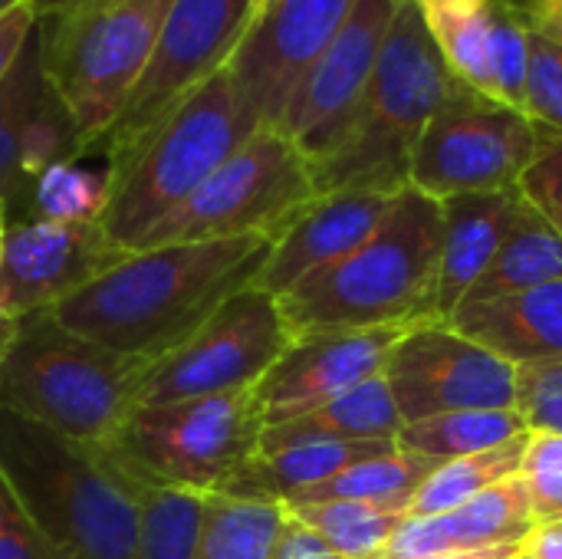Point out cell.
Returning <instances> with one entry per match:
<instances>
[{"label":"cell","instance_id":"cell-1","mask_svg":"<svg viewBox=\"0 0 562 559\" xmlns=\"http://www.w3.org/2000/svg\"><path fill=\"white\" fill-rule=\"evenodd\" d=\"M273 244L277 237L250 234L132 250L49 313L99 346L155 362L198 333L231 297L257 287Z\"/></svg>","mask_w":562,"mask_h":559},{"label":"cell","instance_id":"cell-2","mask_svg":"<svg viewBox=\"0 0 562 559\" xmlns=\"http://www.w3.org/2000/svg\"><path fill=\"white\" fill-rule=\"evenodd\" d=\"M0 474L63 559H135V481L102 445L0 405Z\"/></svg>","mask_w":562,"mask_h":559},{"label":"cell","instance_id":"cell-3","mask_svg":"<svg viewBox=\"0 0 562 559\" xmlns=\"http://www.w3.org/2000/svg\"><path fill=\"white\" fill-rule=\"evenodd\" d=\"M441 231V201L415 188L395 194L362 247L280 297L293 336L435 323Z\"/></svg>","mask_w":562,"mask_h":559},{"label":"cell","instance_id":"cell-4","mask_svg":"<svg viewBox=\"0 0 562 559\" xmlns=\"http://www.w3.org/2000/svg\"><path fill=\"white\" fill-rule=\"evenodd\" d=\"M461 82L445 66L415 0H402L379 63L339 142L313 165L319 198L346 191L398 194L408 188L412 155L425 125Z\"/></svg>","mask_w":562,"mask_h":559},{"label":"cell","instance_id":"cell-5","mask_svg":"<svg viewBox=\"0 0 562 559\" xmlns=\"http://www.w3.org/2000/svg\"><path fill=\"white\" fill-rule=\"evenodd\" d=\"M257 128V119L247 112L224 66L165 115L125 161L105 168V234L122 250H135L145 234L181 208Z\"/></svg>","mask_w":562,"mask_h":559},{"label":"cell","instance_id":"cell-6","mask_svg":"<svg viewBox=\"0 0 562 559\" xmlns=\"http://www.w3.org/2000/svg\"><path fill=\"white\" fill-rule=\"evenodd\" d=\"M148 366L66 329L43 310L20 320V336L0 366V405L76 441L105 445L135 405Z\"/></svg>","mask_w":562,"mask_h":559},{"label":"cell","instance_id":"cell-7","mask_svg":"<svg viewBox=\"0 0 562 559\" xmlns=\"http://www.w3.org/2000/svg\"><path fill=\"white\" fill-rule=\"evenodd\" d=\"M171 0H92L40 16L43 72L92 155L138 86Z\"/></svg>","mask_w":562,"mask_h":559},{"label":"cell","instance_id":"cell-8","mask_svg":"<svg viewBox=\"0 0 562 559\" xmlns=\"http://www.w3.org/2000/svg\"><path fill=\"white\" fill-rule=\"evenodd\" d=\"M263 428L250 389L168 405H132L102 448L135 478L224 494L260 455Z\"/></svg>","mask_w":562,"mask_h":559},{"label":"cell","instance_id":"cell-9","mask_svg":"<svg viewBox=\"0 0 562 559\" xmlns=\"http://www.w3.org/2000/svg\"><path fill=\"white\" fill-rule=\"evenodd\" d=\"M319 198L310 158L280 128H257L135 250L267 234L280 237Z\"/></svg>","mask_w":562,"mask_h":559},{"label":"cell","instance_id":"cell-10","mask_svg":"<svg viewBox=\"0 0 562 559\" xmlns=\"http://www.w3.org/2000/svg\"><path fill=\"white\" fill-rule=\"evenodd\" d=\"M293 329L277 297L247 287L231 297L178 349L155 359L138 385L135 405H168L250 392L293 346Z\"/></svg>","mask_w":562,"mask_h":559},{"label":"cell","instance_id":"cell-11","mask_svg":"<svg viewBox=\"0 0 562 559\" xmlns=\"http://www.w3.org/2000/svg\"><path fill=\"white\" fill-rule=\"evenodd\" d=\"M543 138L547 132L520 109L484 99L461 82L425 125L412 155L408 188L435 201L520 188Z\"/></svg>","mask_w":562,"mask_h":559},{"label":"cell","instance_id":"cell-12","mask_svg":"<svg viewBox=\"0 0 562 559\" xmlns=\"http://www.w3.org/2000/svg\"><path fill=\"white\" fill-rule=\"evenodd\" d=\"M247 26L250 0H171L138 86L92 155H105V168L125 161L165 115L231 63Z\"/></svg>","mask_w":562,"mask_h":559},{"label":"cell","instance_id":"cell-13","mask_svg":"<svg viewBox=\"0 0 562 559\" xmlns=\"http://www.w3.org/2000/svg\"><path fill=\"white\" fill-rule=\"evenodd\" d=\"M382 376L405 425L448 412L514 409L517 402V366L451 323L412 326L395 343Z\"/></svg>","mask_w":562,"mask_h":559},{"label":"cell","instance_id":"cell-14","mask_svg":"<svg viewBox=\"0 0 562 559\" xmlns=\"http://www.w3.org/2000/svg\"><path fill=\"white\" fill-rule=\"evenodd\" d=\"M356 0H273L244 33L227 72L260 128H277L293 92L336 40Z\"/></svg>","mask_w":562,"mask_h":559},{"label":"cell","instance_id":"cell-15","mask_svg":"<svg viewBox=\"0 0 562 559\" xmlns=\"http://www.w3.org/2000/svg\"><path fill=\"white\" fill-rule=\"evenodd\" d=\"M128 254L102 224L10 221L0 247V306L16 320L56 310Z\"/></svg>","mask_w":562,"mask_h":559},{"label":"cell","instance_id":"cell-16","mask_svg":"<svg viewBox=\"0 0 562 559\" xmlns=\"http://www.w3.org/2000/svg\"><path fill=\"white\" fill-rule=\"evenodd\" d=\"M398 3L402 0H356L336 40L293 92L277 128L293 138L310 161H319L339 142L369 86Z\"/></svg>","mask_w":562,"mask_h":559},{"label":"cell","instance_id":"cell-17","mask_svg":"<svg viewBox=\"0 0 562 559\" xmlns=\"http://www.w3.org/2000/svg\"><path fill=\"white\" fill-rule=\"evenodd\" d=\"M412 326L375 329H333L293 339V346L273 362V369L254 389L263 425L277 428L303 418L333 399L352 392L372 376L385 372L395 343Z\"/></svg>","mask_w":562,"mask_h":559},{"label":"cell","instance_id":"cell-18","mask_svg":"<svg viewBox=\"0 0 562 559\" xmlns=\"http://www.w3.org/2000/svg\"><path fill=\"white\" fill-rule=\"evenodd\" d=\"M422 13L458 82L524 112L530 23L517 0H445Z\"/></svg>","mask_w":562,"mask_h":559},{"label":"cell","instance_id":"cell-19","mask_svg":"<svg viewBox=\"0 0 562 559\" xmlns=\"http://www.w3.org/2000/svg\"><path fill=\"white\" fill-rule=\"evenodd\" d=\"M392 201H395V194H382V191H346V194L316 198L277 237L273 254H270L257 287L280 300L310 273L349 257L356 247H362L375 234V227L385 221Z\"/></svg>","mask_w":562,"mask_h":559},{"label":"cell","instance_id":"cell-20","mask_svg":"<svg viewBox=\"0 0 562 559\" xmlns=\"http://www.w3.org/2000/svg\"><path fill=\"white\" fill-rule=\"evenodd\" d=\"M537 527L524 478H510L481 497L431 517H408L375 559H435L487 547L524 544Z\"/></svg>","mask_w":562,"mask_h":559},{"label":"cell","instance_id":"cell-21","mask_svg":"<svg viewBox=\"0 0 562 559\" xmlns=\"http://www.w3.org/2000/svg\"><path fill=\"white\" fill-rule=\"evenodd\" d=\"M527 198L520 188L458 194L441 201V260H438V287H435V323H451L471 287L481 280L507 234L527 211Z\"/></svg>","mask_w":562,"mask_h":559},{"label":"cell","instance_id":"cell-22","mask_svg":"<svg viewBox=\"0 0 562 559\" xmlns=\"http://www.w3.org/2000/svg\"><path fill=\"white\" fill-rule=\"evenodd\" d=\"M451 326L517 369L562 359V280L487 303H468L451 316Z\"/></svg>","mask_w":562,"mask_h":559},{"label":"cell","instance_id":"cell-23","mask_svg":"<svg viewBox=\"0 0 562 559\" xmlns=\"http://www.w3.org/2000/svg\"><path fill=\"white\" fill-rule=\"evenodd\" d=\"M392 451H398V441H300L277 451H260L224 494L286 504L296 494Z\"/></svg>","mask_w":562,"mask_h":559},{"label":"cell","instance_id":"cell-24","mask_svg":"<svg viewBox=\"0 0 562 559\" xmlns=\"http://www.w3.org/2000/svg\"><path fill=\"white\" fill-rule=\"evenodd\" d=\"M402 428L405 422L385 376H372L303 418L263 428L260 451H277L300 441H398Z\"/></svg>","mask_w":562,"mask_h":559},{"label":"cell","instance_id":"cell-25","mask_svg":"<svg viewBox=\"0 0 562 559\" xmlns=\"http://www.w3.org/2000/svg\"><path fill=\"white\" fill-rule=\"evenodd\" d=\"M53 86L43 72V53H40V23L23 46L16 66L0 82V198L7 201L10 221L23 214L30 181L23 175V152L26 135L40 109L46 105Z\"/></svg>","mask_w":562,"mask_h":559},{"label":"cell","instance_id":"cell-26","mask_svg":"<svg viewBox=\"0 0 562 559\" xmlns=\"http://www.w3.org/2000/svg\"><path fill=\"white\" fill-rule=\"evenodd\" d=\"M553 280H562V237L533 204H527L524 217L507 234V241L501 244V250L494 254V260L487 264V270L471 287L461 306L527 293Z\"/></svg>","mask_w":562,"mask_h":559},{"label":"cell","instance_id":"cell-27","mask_svg":"<svg viewBox=\"0 0 562 559\" xmlns=\"http://www.w3.org/2000/svg\"><path fill=\"white\" fill-rule=\"evenodd\" d=\"M135 559H194L207 494L135 478Z\"/></svg>","mask_w":562,"mask_h":559},{"label":"cell","instance_id":"cell-28","mask_svg":"<svg viewBox=\"0 0 562 559\" xmlns=\"http://www.w3.org/2000/svg\"><path fill=\"white\" fill-rule=\"evenodd\" d=\"M524 435H530V428L517 409H474V412H448L405 425L398 432V448L445 465L454 458L510 445Z\"/></svg>","mask_w":562,"mask_h":559},{"label":"cell","instance_id":"cell-29","mask_svg":"<svg viewBox=\"0 0 562 559\" xmlns=\"http://www.w3.org/2000/svg\"><path fill=\"white\" fill-rule=\"evenodd\" d=\"M290 514L280 501L207 494L201 547L194 559H270Z\"/></svg>","mask_w":562,"mask_h":559},{"label":"cell","instance_id":"cell-30","mask_svg":"<svg viewBox=\"0 0 562 559\" xmlns=\"http://www.w3.org/2000/svg\"><path fill=\"white\" fill-rule=\"evenodd\" d=\"M286 511L346 559H375L395 537V530L412 517V507H389V504H366V501L286 504Z\"/></svg>","mask_w":562,"mask_h":559},{"label":"cell","instance_id":"cell-31","mask_svg":"<svg viewBox=\"0 0 562 559\" xmlns=\"http://www.w3.org/2000/svg\"><path fill=\"white\" fill-rule=\"evenodd\" d=\"M527 445H530V435H524L510 445L481 451V455H468V458H454V461L438 465L425 478V484L415 491L412 517H431V514L454 511V507L481 497L484 491H491L510 478H520Z\"/></svg>","mask_w":562,"mask_h":559},{"label":"cell","instance_id":"cell-32","mask_svg":"<svg viewBox=\"0 0 562 559\" xmlns=\"http://www.w3.org/2000/svg\"><path fill=\"white\" fill-rule=\"evenodd\" d=\"M441 461L408 455V451H392L372 461H362L303 494H296L286 504H323V501H366V504H389V507H412L415 491L425 484V478L438 468Z\"/></svg>","mask_w":562,"mask_h":559},{"label":"cell","instance_id":"cell-33","mask_svg":"<svg viewBox=\"0 0 562 559\" xmlns=\"http://www.w3.org/2000/svg\"><path fill=\"white\" fill-rule=\"evenodd\" d=\"M109 208V171L82 168L79 161L49 165L30 188L16 221H59V224H102Z\"/></svg>","mask_w":562,"mask_h":559},{"label":"cell","instance_id":"cell-34","mask_svg":"<svg viewBox=\"0 0 562 559\" xmlns=\"http://www.w3.org/2000/svg\"><path fill=\"white\" fill-rule=\"evenodd\" d=\"M524 115L533 119L543 132L562 135V43L537 30H530Z\"/></svg>","mask_w":562,"mask_h":559},{"label":"cell","instance_id":"cell-35","mask_svg":"<svg viewBox=\"0 0 562 559\" xmlns=\"http://www.w3.org/2000/svg\"><path fill=\"white\" fill-rule=\"evenodd\" d=\"M533 435H562V359L517 369V402Z\"/></svg>","mask_w":562,"mask_h":559},{"label":"cell","instance_id":"cell-36","mask_svg":"<svg viewBox=\"0 0 562 559\" xmlns=\"http://www.w3.org/2000/svg\"><path fill=\"white\" fill-rule=\"evenodd\" d=\"M520 478L530 491L537 524L562 521V435L530 432Z\"/></svg>","mask_w":562,"mask_h":559},{"label":"cell","instance_id":"cell-37","mask_svg":"<svg viewBox=\"0 0 562 559\" xmlns=\"http://www.w3.org/2000/svg\"><path fill=\"white\" fill-rule=\"evenodd\" d=\"M520 191L562 237V135L547 132L537 161L520 178Z\"/></svg>","mask_w":562,"mask_h":559},{"label":"cell","instance_id":"cell-38","mask_svg":"<svg viewBox=\"0 0 562 559\" xmlns=\"http://www.w3.org/2000/svg\"><path fill=\"white\" fill-rule=\"evenodd\" d=\"M0 559H63L33 527L16 494L0 474Z\"/></svg>","mask_w":562,"mask_h":559},{"label":"cell","instance_id":"cell-39","mask_svg":"<svg viewBox=\"0 0 562 559\" xmlns=\"http://www.w3.org/2000/svg\"><path fill=\"white\" fill-rule=\"evenodd\" d=\"M36 23H40V16L33 10V0H20L7 13H0V82L16 66V59H20L23 46L30 43Z\"/></svg>","mask_w":562,"mask_h":559},{"label":"cell","instance_id":"cell-40","mask_svg":"<svg viewBox=\"0 0 562 559\" xmlns=\"http://www.w3.org/2000/svg\"><path fill=\"white\" fill-rule=\"evenodd\" d=\"M290 514V511H286ZM270 559H346L339 557L329 544H323L310 527H303L296 517L286 521L277 547H273V557Z\"/></svg>","mask_w":562,"mask_h":559},{"label":"cell","instance_id":"cell-41","mask_svg":"<svg viewBox=\"0 0 562 559\" xmlns=\"http://www.w3.org/2000/svg\"><path fill=\"white\" fill-rule=\"evenodd\" d=\"M530 30L562 43V0H517Z\"/></svg>","mask_w":562,"mask_h":559},{"label":"cell","instance_id":"cell-42","mask_svg":"<svg viewBox=\"0 0 562 559\" xmlns=\"http://www.w3.org/2000/svg\"><path fill=\"white\" fill-rule=\"evenodd\" d=\"M524 550L533 559H562V521H547L530 530Z\"/></svg>","mask_w":562,"mask_h":559},{"label":"cell","instance_id":"cell-43","mask_svg":"<svg viewBox=\"0 0 562 559\" xmlns=\"http://www.w3.org/2000/svg\"><path fill=\"white\" fill-rule=\"evenodd\" d=\"M16 336H20V320L10 316V313L0 306V366L7 362V356H10V349H13V343H16Z\"/></svg>","mask_w":562,"mask_h":559},{"label":"cell","instance_id":"cell-44","mask_svg":"<svg viewBox=\"0 0 562 559\" xmlns=\"http://www.w3.org/2000/svg\"><path fill=\"white\" fill-rule=\"evenodd\" d=\"M524 544H510V547H487V550H468V554H445L435 559H510Z\"/></svg>","mask_w":562,"mask_h":559},{"label":"cell","instance_id":"cell-45","mask_svg":"<svg viewBox=\"0 0 562 559\" xmlns=\"http://www.w3.org/2000/svg\"><path fill=\"white\" fill-rule=\"evenodd\" d=\"M86 3H92V0H33V10H36V16H56V13L76 10Z\"/></svg>","mask_w":562,"mask_h":559},{"label":"cell","instance_id":"cell-46","mask_svg":"<svg viewBox=\"0 0 562 559\" xmlns=\"http://www.w3.org/2000/svg\"><path fill=\"white\" fill-rule=\"evenodd\" d=\"M270 3H273V0H250V26L267 13V7H270ZM250 26H247V30H250Z\"/></svg>","mask_w":562,"mask_h":559},{"label":"cell","instance_id":"cell-47","mask_svg":"<svg viewBox=\"0 0 562 559\" xmlns=\"http://www.w3.org/2000/svg\"><path fill=\"white\" fill-rule=\"evenodd\" d=\"M7 224H10V211H7V201L0 198V247H3V234H7Z\"/></svg>","mask_w":562,"mask_h":559},{"label":"cell","instance_id":"cell-48","mask_svg":"<svg viewBox=\"0 0 562 559\" xmlns=\"http://www.w3.org/2000/svg\"><path fill=\"white\" fill-rule=\"evenodd\" d=\"M415 3H418V7L425 10V7H435V3H445V0H415Z\"/></svg>","mask_w":562,"mask_h":559},{"label":"cell","instance_id":"cell-49","mask_svg":"<svg viewBox=\"0 0 562 559\" xmlns=\"http://www.w3.org/2000/svg\"><path fill=\"white\" fill-rule=\"evenodd\" d=\"M13 3H20V0H0V13H7V10H10Z\"/></svg>","mask_w":562,"mask_h":559},{"label":"cell","instance_id":"cell-50","mask_svg":"<svg viewBox=\"0 0 562 559\" xmlns=\"http://www.w3.org/2000/svg\"><path fill=\"white\" fill-rule=\"evenodd\" d=\"M510 559H533V557H530V554H527V550L520 547V550H517V554H514V557H510Z\"/></svg>","mask_w":562,"mask_h":559}]
</instances>
